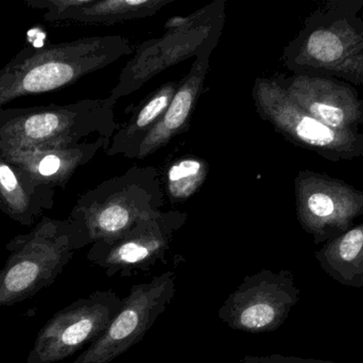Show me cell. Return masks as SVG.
I'll use <instances>...</instances> for the list:
<instances>
[{"instance_id": "cell-1", "label": "cell", "mask_w": 363, "mask_h": 363, "mask_svg": "<svg viewBox=\"0 0 363 363\" xmlns=\"http://www.w3.org/2000/svg\"><path fill=\"white\" fill-rule=\"evenodd\" d=\"M132 53L131 42L119 34L25 47L0 68V109L16 98L69 87Z\"/></svg>"}, {"instance_id": "cell-2", "label": "cell", "mask_w": 363, "mask_h": 363, "mask_svg": "<svg viewBox=\"0 0 363 363\" xmlns=\"http://www.w3.org/2000/svg\"><path fill=\"white\" fill-rule=\"evenodd\" d=\"M116 102L108 96L67 104L0 109V148L70 146L89 136L111 140L119 127Z\"/></svg>"}, {"instance_id": "cell-3", "label": "cell", "mask_w": 363, "mask_h": 363, "mask_svg": "<svg viewBox=\"0 0 363 363\" xmlns=\"http://www.w3.org/2000/svg\"><path fill=\"white\" fill-rule=\"evenodd\" d=\"M165 191L153 166H132L80 195L68 219L87 245L113 240L147 217L161 212Z\"/></svg>"}, {"instance_id": "cell-4", "label": "cell", "mask_w": 363, "mask_h": 363, "mask_svg": "<svg viewBox=\"0 0 363 363\" xmlns=\"http://www.w3.org/2000/svg\"><path fill=\"white\" fill-rule=\"evenodd\" d=\"M74 222L43 217L27 234L14 237L0 271V307L18 304L50 286L78 249L86 246Z\"/></svg>"}, {"instance_id": "cell-5", "label": "cell", "mask_w": 363, "mask_h": 363, "mask_svg": "<svg viewBox=\"0 0 363 363\" xmlns=\"http://www.w3.org/2000/svg\"><path fill=\"white\" fill-rule=\"evenodd\" d=\"M225 0H213L188 16L169 19L165 33L140 45L119 75L110 97L132 95L172 66L215 49L225 23Z\"/></svg>"}, {"instance_id": "cell-6", "label": "cell", "mask_w": 363, "mask_h": 363, "mask_svg": "<svg viewBox=\"0 0 363 363\" xmlns=\"http://www.w3.org/2000/svg\"><path fill=\"white\" fill-rule=\"evenodd\" d=\"M258 115L296 146L332 162L363 156V134L336 130L315 119L290 97L279 77H258L252 89Z\"/></svg>"}, {"instance_id": "cell-7", "label": "cell", "mask_w": 363, "mask_h": 363, "mask_svg": "<svg viewBox=\"0 0 363 363\" xmlns=\"http://www.w3.org/2000/svg\"><path fill=\"white\" fill-rule=\"evenodd\" d=\"M176 292V274L170 271L148 283L134 285L104 334L74 363H110L123 355L144 339L172 304Z\"/></svg>"}, {"instance_id": "cell-8", "label": "cell", "mask_w": 363, "mask_h": 363, "mask_svg": "<svg viewBox=\"0 0 363 363\" xmlns=\"http://www.w3.org/2000/svg\"><path fill=\"white\" fill-rule=\"evenodd\" d=\"M301 298L290 271H259L243 279L224 300L218 317L230 330L266 334L279 330Z\"/></svg>"}, {"instance_id": "cell-9", "label": "cell", "mask_w": 363, "mask_h": 363, "mask_svg": "<svg viewBox=\"0 0 363 363\" xmlns=\"http://www.w3.org/2000/svg\"><path fill=\"white\" fill-rule=\"evenodd\" d=\"M186 221L187 213L183 211H161L113 240L94 243L87 260L108 277L127 278L149 272L165 262L172 241Z\"/></svg>"}, {"instance_id": "cell-10", "label": "cell", "mask_w": 363, "mask_h": 363, "mask_svg": "<svg viewBox=\"0 0 363 363\" xmlns=\"http://www.w3.org/2000/svg\"><path fill=\"white\" fill-rule=\"evenodd\" d=\"M296 217L315 244H324L355 226L363 215V191L340 179L304 170L294 179Z\"/></svg>"}, {"instance_id": "cell-11", "label": "cell", "mask_w": 363, "mask_h": 363, "mask_svg": "<svg viewBox=\"0 0 363 363\" xmlns=\"http://www.w3.org/2000/svg\"><path fill=\"white\" fill-rule=\"evenodd\" d=\"M123 300L112 290L96 291L55 313L38 335L27 363L61 362L97 340Z\"/></svg>"}, {"instance_id": "cell-12", "label": "cell", "mask_w": 363, "mask_h": 363, "mask_svg": "<svg viewBox=\"0 0 363 363\" xmlns=\"http://www.w3.org/2000/svg\"><path fill=\"white\" fill-rule=\"evenodd\" d=\"M279 80L300 108L328 127L347 131L363 123V100L353 87L313 75Z\"/></svg>"}, {"instance_id": "cell-13", "label": "cell", "mask_w": 363, "mask_h": 363, "mask_svg": "<svg viewBox=\"0 0 363 363\" xmlns=\"http://www.w3.org/2000/svg\"><path fill=\"white\" fill-rule=\"evenodd\" d=\"M111 140L95 139L93 142L51 148H0L2 155L36 185L55 190L65 189L74 173L91 162L101 149L106 151Z\"/></svg>"}, {"instance_id": "cell-14", "label": "cell", "mask_w": 363, "mask_h": 363, "mask_svg": "<svg viewBox=\"0 0 363 363\" xmlns=\"http://www.w3.org/2000/svg\"><path fill=\"white\" fill-rule=\"evenodd\" d=\"M363 40L347 27H321L303 32L284 53L286 65L294 72L325 68L339 70L353 64Z\"/></svg>"}, {"instance_id": "cell-15", "label": "cell", "mask_w": 363, "mask_h": 363, "mask_svg": "<svg viewBox=\"0 0 363 363\" xmlns=\"http://www.w3.org/2000/svg\"><path fill=\"white\" fill-rule=\"evenodd\" d=\"M215 49H206L194 58L188 74L180 80L178 90L161 121L140 146L138 159L143 160L169 144L189 127L192 114L204 89L211 55Z\"/></svg>"}, {"instance_id": "cell-16", "label": "cell", "mask_w": 363, "mask_h": 363, "mask_svg": "<svg viewBox=\"0 0 363 363\" xmlns=\"http://www.w3.org/2000/svg\"><path fill=\"white\" fill-rule=\"evenodd\" d=\"M55 204V190L36 185L0 151V211L16 223L31 226Z\"/></svg>"}, {"instance_id": "cell-17", "label": "cell", "mask_w": 363, "mask_h": 363, "mask_svg": "<svg viewBox=\"0 0 363 363\" xmlns=\"http://www.w3.org/2000/svg\"><path fill=\"white\" fill-rule=\"evenodd\" d=\"M179 85L180 81H168L145 98L132 113L131 117L123 126H119L113 134L106 151V155L108 157L121 156L127 159H138L140 146L161 121Z\"/></svg>"}, {"instance_id": "cell-18", "label": "cell", "mask_w": 363, "mask_h": 363, "mask_svg": "<svg viewBox=\"0 0 363 363\" xmlns=\"http://www.w3.org/2000/svg\"><path fill=\"white\" fill-rule=\"evenodd\" d=\"M315 256L330 278L347 287L362 288L363 222L324 243Z\"/></svg>"}, {"instance_id": "cell-19", "label": "cell", "mask_w": 363, "mask_h": 363, "mask_svg": "<svg viewBox=\"0 0 363 363\" xmlns=\"http://www.w3.org/2000/svg\"><path fill=\"white\" fill-rule=\"evenodd\" d=\"M176 0H87L59 15L52 23L106 25L147 18Z\"/></svg>"}, {"instance_id": "cell-20", "label": "cell", "mask_w": 363, "mask_h": 363, "mask_svg": "<svg viewBox=\"0 0 363 363\" xmlns=\"http://www.w3.org/2000/svg\"><path fill=\"white\" fill-rule=\"evenodd\" d=\"M208 173V162L196 156H184L172 162L166 170L164 189L170 202L181 204L191 198L206 181Z\"/></svg>"}, {"instance_id": "cell-21", "label": "cell", "mask_w": 363, "mask_h": 363, "mask_svg": "<svg viewBox=\"0 0 363 363\" xmlns=\"http://www.w3.org/2000/svg\"><path fill=\"white\" fill-rule=\"evenodd\" d=\"M87 0H26V4L30 8L44 9V19L48 23H53L59 15L63 14L69 9L80 6Z\"/></svg>"}, {"instance_id": "cell-22", "label": "cell", "mask_w": 363, "mask_h": 363, "mask_svg": "<svg viewBox=\"0 0 363 363\" xmlns=\"http://www.w3.org/2000/svg\"><path fill=\"white\" fill-rule=\"evenodd\" d=\"M239 363H341L328 362V360L311 359V358L296 357V356H285L281 354L271 355H247L239 360Z\"/></svg>"}]
</instances>
